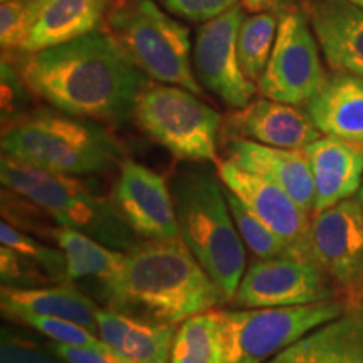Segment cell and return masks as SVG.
Returning <instances> with one entry per match:
<instances>
[{
  "label": "cell",
  "instance_id": "6da1fadb",
  "mask_svg": "<svg viewBox=\"0 0 363 363\" xmlns=\"http://www.w3.org/2000/svg\"><path fill=\"white\" fill-rule=\"evenodd\" d=\"M19 78L56 110L108 125L130 120L148 86V76L123 45L101 30L24 54Z\"/></svg>",
  "mask_w": 363,
  "mask_h": 363
},
{
  "label": "cell",
  "instance_id": "7a4b0ae2",
  "mask_svg": "<svg viewBox=\"0 0 363 363\" xmlns=\"http://www.w3.org/2000/svg\"><path fill=\"white\" fill-rule=\"evenodd\" d=\"M99 288L108 308L167 325H180L227 301L182 239L140 240Z\"/></svg>",
  "mask_w": 363,
  "mask_h": 363
},
{
  "label": "cell",
  "instance_id": "3957f363",
  "mask_svg": "<svg viewBox=\"0 0 363 363\" xmlns=\"http://www.w3.org/2000/svg\"><path fill=\"white\" fill-rule=\"evenodd\" d=\"M180 239L199 264L233 301L246 272V246L225 199L217 172L197 165L172 177Z\"/></svg>",
  "mask_w": 363,
  "mask_h": 363
},
{
  "label": "cell",
  "instance_id": "277c9868",
  "mask_svg": "<svg viewBox=\"0 0 363 363\" xmlns=\"http://www.w3.org/2000/svg\"><path fill=\"white\" fill-rule=\"evenodd\" d=\"M2 155L57 174L88 177L121 165L123 148L98 121L39 110L7 125Z\"/></svg>",
  "mask_w": 363,
  "mask_h": 363
},
{
  "label": "cell",
  "instance_id": "5b68a950",
  "mask_svg": "<svg viewBox=\"0 0 363 363\" xmlns=\"http://www.w3.org/2000/svg\"><path fill=\"white\" fill-rule=\"evenodd\" d=\"M0 182L12 195L40 208L59 225L81 230L118 251H130L143 240L121 219L113 202L94 192L81 177L2 155Z\"/></svg>",
  "mask_w": 363,
  "mask_h": 363
},
{
  "label": "cell",
  "instance_id": "8992f818",
  "mask_svg": "<svg viewBox=\"0 0 363 363\" xmlns=\"http://www.w3.org/2000/svg\"><path fill=\"white\" fill-rule=\"evenodd\" d=\"M110 34L148 78L202 94L192 62L190 33L153 0H128L108 16Z\"/></svg>",
  "mask_w": 363,
  "mask_h": 363
},
{
  "label": "cell",
  "instance_id": "52a82bcc",
  "mask_svg": "<svg viewBox=\"0 0 363 363\" xmlns=\"http://www.w3.org/2000/svg\"><path fill=\"white\" fill-rule=\"evenodd\" d=\"M136 125L179 160L219 163L222 116L199 94L174 84H148L136 101Z\"/></svg>",
  "mask_w": 363,
  "mask_h": 363
},
{
  "label": "cell",
  "instance_id": "ba28073f",
  "mask_svg": "<svg viewBox=\"0 0 363 363\" xmlns=\"http://www.w3.org/2000/svg\"><path fill=\"white\" fill-rule=\"evenodd\" d=\"M348 305L343 299L281 308L217 310L227 363H266L335 318Z\"/></svg>",
  "mask_w": 363,
  "mask_h": 363
},
{
  "label": "cell",
  "instance_id": "9c48e42d",
  "mask_svg": "<svg viewBox=\"0 0 363 363\" xmlns=\"http://www.w3.org/2000/svg\"><path fill=\"white\" fill-rule=\"evenodd\" d=\"M318 45L305 12L294 7L281 12L274 48L257 91L274 101L305 106L328 81Z\"/></svg>",
  "mask_w": 363,
  "mask_h": 363
},
{
  "label": "cell",
  "instance_id": "30bf717a",
  "mask_svg": "<svg viewBox=\"0 0 363 363\" xmlns=\"http://www.w3.org/2000/svg\"><path fill=\"white\" fill-rule=\"evenodd\" d=\"M310 256L348 306L363 303V206L353 197L311 217Z\"/></svg>",
  "mask_w": 363,
  "mask_h": 363
},
{
  "label": "cell",
  "instance_id": "8fae6325",
  "mask_svg": "<svg viewBox=\"0 0 363 363\" xmlns=\"http://www.w3.org/2000/svg\"><path fill=\"white\" fill-rule=\"evenodd\" d=\"M342 299L310 256L254 259L246 267L233 303L239 308H281Z\"/></svg>",
  "mask_w": 363,
  "mask_h": 363
},
{
  "label": "cell",
  "instance_id": "7c38bea8",
  "mask_svg": "<svg viewBox=\"0 0 363 363\" xmlns=\"http://www.w3.org/2000/svg\"><path fill=\"white\" fill-rule=\"evenodd\" d=\"M244 11L234 6L199 27L192 49L194 71L199 83L219 96L233 110L247 106L257 84L244 74L238 56V33Z\"/></svg>",
  "mask_w": 363,
  "mask_h": 363
},
{
  "label": "cell",
  "instance_id": "4fadbf2b",
  "mask_svg": "<svg viewBox=\"0 0 363 363\" xmlns=\"http://www.w3.org/2000/svg\"><path fill=\"white\" fill-rule=\"evenodd\" d=\"M111 202L140 239H180L170 185L143 163L123 160L113 185Z\"/></svg>",
  "mask_w": 363,
  "mask_h": 363
},
{
  "label": "cell",
  "instance_id": "5bb4252c",
  "mask_svg": "<svg viewBox=\"0 0 363 363\" xmlns=\"http://www.w3.org/2000/svg\"><path fill=\"white\" fill-rule=\"evenodd\" d=\"M217 174L224 187L229 189L257 219L283 238L294 254L310 256L313 216L299 207L291 195L274 182L240 169L229 158L217 163Z\"/></svg>",
  "mask_w": 363,
  "mask_h": 363
},
{
  "label": "cell",
  "instance_id": "9a60e30c",
  "mask_svg": "<svg viewBox=\"0 0 363 363\" xmlns=\"http://www.w3.org/2000/svg\"><path fill=\"white\" fill-rule=\"evenodd\" d=\"M225 126L229 136L288 150H305L323 136L305 108L264 96L234 110Z\"/></svg>",
  "mask_w": 363,
  "mask_h": 363
},
{
  "label": "cell",
  "instance_id": "2e32d148",
  "mask_svg": "<svg viewBox=\"0 0 363 363\" xmlns=\"http://www.w3.org/2000/svg\"><path fill=\"white\" fill-rule=\"evenodd\" d=\"M305 13L331 71L363 78V9L352 0H306Z\"/></svg>",
  "mask_w": 363,
  "mask_h": 363
},
{
  "label": "cell",
  "instance_id": "e0dca14e",
  "mask_svg": "<svg viewBox=\"0 0 363 363\" xmlns=\"http://www.w3.org/2000/svg\"><path fill=\"white\" fill-rule=\"evenodd\" d=\"M227 158L240 169L264 177L288 192L298 206L313 216L315 212V179L305 150L267 147L246 138L229 136Z\"/></svg>",
  "mask_w": 363,
  "mask_h": 363
},
{
  "label": "cell",
  "instance_id": "ac0fdd59",
  "mask_svg": "<svg viewBox=\"0 0 363 363\" xmlns=\"http://www.w3.org/2000/svg\"><path fill=\"white\" fill-rule=\"evenodd\" d=\"M305 153L315 179V212L360 192L363 184V147L333 136H321Z\"/></svg>",
  "mask_w": 363,
  "mask_h": 363
},
{
  "label": "cell",
  "instance_id": "d6986e66",
  "mask_svg": "<svg viewBox=\"0 0 363 363\" xmlns=\"http://www.w3.org/2000/svg\"><path fill=\"white\" fill-rule=\"evenodd\" d=\"M175 333L177 325L143 320L108 306L98 311L99 338L130 363H170Z\"/></svg>",
  "mask_w": 363,
  "mask_h": 363
},
{
  "label": "cell",
  "instance_id": "ffe728a7",
  "mask_svg": "<svg viewBox=\"0 0 363 363\" xmlns=\"http://www.w3.org/2000/svg\"><path fill=\"white\" fill-rule=\"evenodd\" d=\"M266 363H363V305L348 306Z\"/></svg>",
  "mask_w": 363,
  "mask_h": 363
},
{
  "label": "cell",
  "instance_id": "44dd1931",
  "mask_svg": "<svg viewBox=\"0 0 363 363\" xmlns=\"http://www.w3.org/2000/svg\"><path fill=\"white\" fill-rule=\"evenodd\" d=\"M325 136L363 147V78L333 72L305 106Z\"/></svg>",
  "mask_w": 363,
  "mask_h": 363
},
{
  "label": "cell",
  "instance_id": "7402d4cb",
  "mask_svg": "<svg viewBox=\"0 0 363 363\" xmlns=\"http://www.w3.org/2000/svg\"><path fill=\"white\" fill-rule=\"evenodd\" d=\"M0 306L4 316L12 318L22 313L48 315L76 321L98 333L96 303L76 288L74 283H59L39 288H7L0 289Z\"/></svg>",
  "mask_w": 363,
  "mask_h": 363
},
{
  "label": "cell",
  "instance_id": "603a6c76",
  "mask_svg": "<svg viewBox=\"0 0 363 363\" xmlns=\"http://www.w3.org/2000/svg\"><path fill=\"white\" fill-rule=\"evenodd\" d=\"M110 0H49L19 51L38 52L98 30Z\"/></svg>",
  "mask_w": 363,
  "mask_h": 363
},
{
  "label": "cell",
  "instance_id": "cb8c5ba5",
  "mask_svg": "<svg viewBox=\"0 0 363 363\" xmlns=\"http://www.w3.org/2000/svg\"><path fill=\"white\" fill-rule=\"evenodd\" d=\"M56 246L67 261V281L96 279L99 284L111 279L125 261V251H118L91 235L71 227L57 225L51 230Z\"/></svg>",
  "mask_w": 363,
  "mask_h": 363
},
{
  "label": "cell",
  "instance_id": "d4e9b609",
  "mask_svg": "<svg viewBox=\"0 0 363 363\" xmlns=\"http://www.w3.org/2000/svg\"><path fill=\"white\" fill-rule=\"evenodd\" d=\"M170 363H227L216 310L182 321L172 343Z\"/></svg>",
  "mask_w": 363,
  "mask_h": 363
},
{
  "label": "cell",
  "instance_id": "484cf974",
  "mask_svg": "<svg viewBox=\"0 0 363 363\" xmlns=\"http://www.w3.org/2000/svg\"><path fill=\"white\" fill-rule=\"evenodd\" d=\"M279 17L276 12H254L244 17L238 33V56L244 74L252 83H259L274 48Z\"/></svg>",
  "mask_w": 363,
  "mask_h": 363
},
{
  "label": "cell",
  "instance_id": "4316f807",
  "mask_svg": "<svg viewBox=\"0 0 363 363\" xmlns=\"http://www.w3.org/2000/svg\"><path fill=\"white\" fill-rule=\"evenodd\" d=\"M225 199L227 203H229L230 214H233L240 239H242L246 249L252 252L254 257L267 259V257L294 254L289 244L283 238H279L269 225H266L261 219H257L229 189H225Z\"/></svg>",
  "mask_w": 363,
  "mask_h": 363
},
{
  "label": "cell",
  "instance_id": "83f0119b",
  "mask_svg": "<svg viewBox=\"0 0 363 363\" xmlns=\"http://www.w3.org/2000/svg\"><path fill=\"white\" fill-rule=\"evenodd\" d=\"M0 244L2 246L12 247L13 251L24 254L30 261L38 262L44 267L45 272L51 276L52 283H69L67 281V261L65 252L61 249H54L39 242L38 239L30 238L22 233L19 227L12 225L11 222L4 219L0 222Z\"/></svg>",
  "mask_w": 363,
  "mask_h": 363
},
{
  "label": "cell",
  "instance_id": "f1b7e54d",
  "mask_svg": "<svg viewBox=\"0 0 363 363\" xmlns=\"http://www.w3.org/2000/svg\"><path fill=\"white\" fill-rule=\"evenodd\" d=\"M11 320L30 326V328L48 338L49 342L78 345V347H104L106 345L99 338L98 333L88 330L83 325L76 323V321L65 320V318L22 313V315L12 316Z\"/></svg>",
  "mask_w": 363,
  "mask_h": 363
},
{
  "label": "cell",
  "instance_id": "f546056e",
  "mask_svg": "<svg viewBox=\"0 0 363 363\" xmlns=\"http://www.w3.org/2000/svg\"><path fill=\"white\" fill-rule=\"evenodd\" d=\"M49 0H7L0 6V40L4 49H19Z\"/></svg>",
  "mask_w": 363,
  "mask_h": 363
},
{
  "label": "cell",
  "instance_id": "4dcf8cb0",
  "mask_svg": "<svg viewBox=\"0 0 363 363\" xmlns=\"http://www.w3.org/2000/svg\"><path fill=\"white\" fill-rule=\"evenodd\" d=\"M0 278L7 288H39L52 283L44 267L7 246H0Z\"/></svg>",
  "mask_w": 363,
  "mask_h": 363
},
{
  "label": "cell",
  "instance_id": "1f68e13d",
  "mask_svg": "<svg viewBox=\"0 0 363 363\" xmlns=\"http://www.w3.org/2000/svg\"><path fill=\"white\" fill-rule=\"evenodd\" d=\"M0 363H66L56 353H52L45 345L39 347L30 338L11 328H2L0 342Z\"/></svg>",
  "mask_w": 363,
  "mask_h": 363
},
{
  "label": "cell",
  "instance_id": "d6a6232c",
  "mask_svg": "<svg viewBox=\"0 0 363 363\" xmlns=\"http://www.w3.org/2000/svg\"><path fill=\"white\" fill-rule=\"evenodd\" d=\"M167 11L192 22H208L238 6L239 0H158Z\"/></svg>",
  "mask_w": 363,
  "mask_h": 363
},
{
  "label": "cell",
  "instance_id": "836d02e7",
  "mask_svg": "<svg viewBox=\"0 0 363 363\" xmlns=\"http://www.w3.org/2000/svg\"><path fill=\"white\" fill-rule=\"evenodd\" d=\"M48 348L66 363H130L108 345L104 347H78L49 342Z\"/></svg>",
  "mask_w": 363,
  "mask_h": 363
},
{
  "label": "cell",
  "instance_id": "e575fe53",
  "mask_svg": "<svg viewBox=\"0 0 363 363\" xmlns=\"http://www.w3.org/2000/svg\"><path fill=\"white\" fill-rule=\"evenodd\" d=\"M276 0H242L244 9L251 12H266L274 7Z\"/></svg>",
  "mask_w": 363,
  "mask_h": 363
},
{
  "label": "cell",
  "instance_id": "d590c367",
  "mask_svg": "<svg viewBox=\"0 0 363 363\" xmlns=\"http://www.w3.org/2000/svg\"><path fill=\"white\" fill-rule=\"evenodd\" d=\"M358 199H360V202H362V206H363V184H362V187H360V192H358Z\"/></svg>",
  "mask_w": 363,
  "mask_h": 363
},
{
  "label": "cell",
  "instance_id": "8d00e7d4",
  "mask_svg": "<svg viewBox=\"0 0 363 363\" xmlns=\"http://www.w3.org/2000/svg\"><path fill=\"white\" fill-rule=\"evenodd\" d=\"M353 4H357V6H360L363 9V0H352Z\"/></svg>",
  "mask_w": 363,
  "mask_h": 363
},
{
  "label": "cell",
  "instance_id": "74e56055",
  "mask_svg": "<svg viewBox=\"0 0 363 363\" xmlns=\"http://www.w3.org/2000/svg\"><path fill=\"white\" fill-rule=\"evenodd\" d=\"M2 2H7V0H2Z\"/></svg>",
  "mask_w": 363,
  "mask_h": 363
},
{
  "label": "cell",
  "instance_id": "f35d334b",
  "mask_svg": "<svg viewBox=\"0 0 363 363\" xmlns=\"http://www.w3.org/2000/svg\"><path fill=\"white\" fill-rule=\"evenodd\" d=\"M362 305H363V303H362Z\"/></svg>",
  "mask_w": 363,
  "mask_h": 363
}]
</instances>
